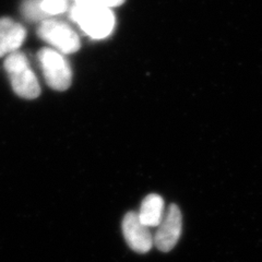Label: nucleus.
<instances>
[{"mask_svg":"<svg viewBox=\"0 0 262 262\" xmlns=\"http://www.w3.org/2000/svg\"><path fill=\"white\" fill-rule=\"evenodd\" d=\"M70 16L86 35L94 39L107 37L115 28V15L110 8L76 4L71 8Z\"/></svg>","mask_w":262,"mask_h":262,"instance_id":"f257e3e1","label":"nucleus"},{"mask_svg":"<svg viewBox=\"0 0 262 262\" xmlns=\"http://www.w3.org/2000/svg\"><path fill=\"white\" fill-rule=\"evenodd\" d=\"M4 67L14 93L26 100H34L40 94V85L33 72L27 56L16 51L8 55L4 62Z\"/></svg>","mask_w":262,"mask_h":262,"instance_id":"f03ea898","label":"nucleus"},{"mask_svg":"<svg viewBox=\"0 0 262 262\" xmlns=\"http://www.w3.org/2000/svg\"><path fill=\"white\" fill-rule=\"evenodd\" d=\"M37 58L49 88L56 91H64L71 85V68L60 53L44 47L38 51Z\"/></svg>","mask_w":262,"mask_h":262,"instance_id":"7ed1b4c3","label":"nucleus"},{"mask_svg":"<svg viewBox=\"0 0 262 262\" xmlns=\"http://www.w3.org/2000/svg\"><path fill=\"white\" fill-rule=\"evenodd\" d=\"M37 35L63 54H73L81 47L77 33L68 24L58 20L47 19L40 22Z\"/></svg>","mask_w":262,"mask_h":262,"instance_id":"20e7f679","label":"nucleus"},{"mask_svg":"<svg viewBox=\"0 0 262 262\" xmlns=\"http://www.w3.org/2000/svg\"><path fill=\"white\" fill-rule=\"evenodd\" d=\"M183 231L182 212L176 204H169L162 222L153 235L154 246L163 252H168L177 245Z\"/></svg>","mask_w":262,"mask_h":262,"instance_id":"39448f33","label":"nucleus"},{"mask_svg":"<svg viewBox=\"0 0 262 262\" xmlns=\"http://www.w3.org/2000/svg\"><path fill=\"white\" fill-rule=\"evenodd\" d=\"M122 234L129 247L138 253H146L154 246L151 228L145 226L137 212H128L121 223Z\"/></svg>","mask_w":262,"mask_h":262,"instance_id":"423d86ee","label":"nucleus"},{"mask_svg":"<svg viewBox=\"0 0 262 262\" xmlns=\"http://www.w3.org/2000/svg\"><path fill=\"white\" fill-rule=\"evenodd\" d=\"M27 36L22 24L11 18L0 19V58L18 51Z\"/></svg>","mask_w":262,"mask_h":262,"instance_id":"0eeeda50","label":"nucleus"},{"mask_svg":"<svg viewBox=\"0 0 262 262\" xmlns=\"http://www.w3.org/2000/svg\"><path fill=\"white\" fill-rule=\"evenodd\" d=\"M165 202L160 194L150 193L143 199L138 216L141 222L149 228L158 227L165 215Z\"/></svg>","mask_w":262,"mask_h":262,"instance_id":"6e6552de","label":"nucleus"},{"mask_svg":"<svg viewBox=\"0 0 262 262\" xmlns=\"http://www.w3.org/2000/svg\"><path fill=\"white\" fill-rule=\"evenodd\" d=\"M21 12L30 21H44L48 18L40 9V0H24Z\"/></svg>","mask_w":262,"mask_h":262,"instance_id":"1a4fd4ad","label":"nucleus"},{"mask_svg":"<svg viewBox=\"0 0 262 262\" xmlns=\"http://www.w3.org/2000/svg\"><path fill=\"white\" fill-rule=\"evenodd\" d=\"M40 9L47 15H57L68 9L67 0H40Z\"/></svg>","mask_w":262,"mask_h":262,"instance_id":"9d476101","label":"nucleus"},{"mask_svg":"<svg viewBox=\"0 0 262 262\" xmlns=\"http://www.w3.org/2000/svg\"><path fill=\"white\" fill-rule=\"evenodd\" d=\"M125 2L126 0H103V6L111 9V8L121 6Z\"/></svg>","mask_w":262,"mask_h":262,"instance_id":"9b49d317","label":"nucleus"},{"mask_svg":"<svg viewBox=\"0 0 262 262\" xmlns=\"http://www.w3.org/2000/svg\"><path fill=\"white\" fill-rule=\"evenodd\" d=\"M78 5H90V6H101L103 7V0H75Z\"/></svg>","mask_w":262,"mask_h":262,"instance_id":"f8f14e48","label":"nucleus"}]
</instances>
